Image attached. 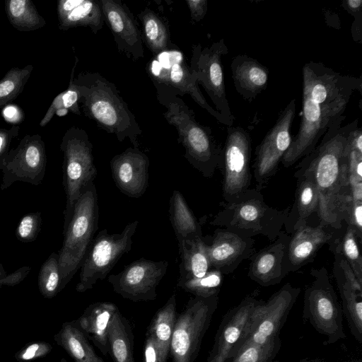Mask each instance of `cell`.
Listing matches in <instances>:
<instances>
[{
    "label": "cell",
    "mask_w": 362,
    "mask_h": 362,
    "mask_svg": "<svg viewBox=\"0 0 362 362\" xmlns=\"http://www.w3.org/2000/svg\"><path fill=\"white\" fill-rule=\"evenodd\" d=\"M302 76L301 120L282 158L285 168L312 152L328 129L344 115L353 93L362 90L361 76L341 74L322 62L305 64Z\"/></svg>",
    "instance_id": "6da1fadb"
},
{
    "label": "cell",
    "mask_w": 362,
    "mask_h": 362,
    "mask_svg": "<svg viewBox=\"0 0 362 362\" xmlns=\"http://www.w3.org/2000/svg\"><path fill=\"white\" fill-rule=\"evenodd\" d=\"M344 119L345 115L338 119L298 164L308 169L315 181L320 223L336 230L341 228L344 209L352 199L345 148L349 133L358 126V119L342 126Z\"/></svg>",
    "instance_id": "7a4b0ae2"
},
{
    "label": "cell",
    "mask_w": 362,
    "mask_h": 362,
    "mask_svg": "<svg viewBox=\"0 0 362 362\" xmlns=\"http://www.w3.org/2000/svg\"><path fill=\"white\" fill-rule=\"evenodd\" d=\"M156 98L165 108L166 121L175 127L177 141L185 148V158L202 175L211 177L220 168L222 147L216 141L211 129L199 123L194 111L180 97L182 95L169 87L153 83Z\"/></svg>",
    "instance_id": "3957f363"
},
{
    "label": "cell",
    "mask_w": 362,
    "mask_h": 362,
    "mask_svg": "<svg viewBox=\"0 0 362 362\" xmlns=\"http://www.w3.org/2000/svg\"><path fill=\"white\" fill-rule=\"evenodd\" d=\"M76 89L87 117L119 141L128 139L139 148L142 131L113 83L99 73L86 72L78 76Z\"/></svg>",
    "instance_id": "277c9868"
},
{
    "label": "cell",
    "mask_w": 362,
    "mask_h": 362,
    "mask_svg": "<svg viewBox=\"0 0 362 362\" xmlns=\"http://www.w3.org/2000/svg\"><path fill=\"white\" fill-rule=\"evenodd\" d=\"M289 209L290 206L279 210L269 206L260 190L249 188L233 202L225 203L210 224L247 237L261 235L274 241L283 231Z\"/></svg>",
    "instance_id": "5b68a950"
},
{
    "label": "cell",
    "mask_w": 362,
    "mask_h": 362,
    "mask_svg": "<svg viewBox=\"0 0 362 362\" xmlns=\"http://www.w3.org/2000/svg\"><path fill=\"white\" fill-rule=\"evenodd\" d=\"M98 199L93 182L76 201L69 225L63 232L64 240L58 252L61 291L80 269L98 229Z\"/></svg>",
    "instance_id": "8992f818"
},
{
    "label": "cell",
    "mask_w": 362,
    "mask_h": 362,
    "mask_svg": "<svg viewBox=\"0 0 362 362\" xmlns=\"http://www.w3.org/2000/svg\"><path fill=\"white\" fill-rule=\"evenodd\" d=\"M313 281L305 291L303 317L332 344L346 338L343 313L325 267L313 268Z\"/></svg>",
    "instance_id": "52a82bcc"
},
{
    "label": "cell",
    "mask_w": 362,
    "mask_h": 362,
    "mask_svg": "<svg viewBox=\"0 0 362 362\" xmlns=\"http://www.w3.org/2000/svg\"><path fill=\"white\" fill-rule=\"evenodd\" d=\"M218 303V296L188 300L173 327L170 350L173 362H195Z\"/></svg>",
    "instance_id": "ba28073f"
},
{
    "label": "cell",
    "mask_w": 362,
    "mask_h": 362,
    "mask_svg": "<svg viewBox=\"0 0 362 362\" xmlns=\"http://www.w3.org/2000/svg\"><path fill=\"white\" fill-rule=\"evenodd\" d=\"M138 225L139 221H134L119 233L109 234L103 229L93 238L80 267L76 291L90 290L107 276L118 260L131 250Z\"/></svg>",
    "instance_id": "9c48e42d"
},
{
    "label": "cell",
    "mask_w": 362,
    "mask_h": 362,
    "mask_svg": "<svg viewBox=\"0 0 362 362\" xmlns=\"http://www.w3.org/2000/svg\"><path fill=\"white\" fill-rule=\"evenodd\" d=\"M64 150L62 185L66 194L63 232L73 214L75 204L82 192L94 182L97 170L93 144L83 129L76 130L67 138Z\"/></svg>",
    "instance_id": "30bf717a"
},
{
    "label": "cell",
    "mask_w": 362,
    "mask_h": 362,
    "mask_svg": "<svg viewBox=\"0 0 362 362\" xmlns=\"http://www.w3.org/2000/svg\"><path fill=\"white\" fill-rule=\"evenodd\" d=\"M300 293V288L287 283L266 302L261 300L255 307L241 339L233 348L228 359L235 355L246 343L263 346L279 338L280 331Z\"/></svg>",
    "instance_id": "8fae6325"
},
{
    "label": "cell",
    "mask_w": 362,
    "mask_h": 362,
    "mask_svg": "<svg viewBox=\"0 0 362 362\" xmlns=\"http://www.w3.org/2000/svg\"><path fill=\"white\" fill-rule=\"evenodd\" d=\"M192 52L189 70L193 78L204 88L228 127L233 126L235 117L226 96L221 60L228 52L224 40L204 47L200 44L193 45Z\"/></svg>",
    "instance_id": "7c38bea8"
},
{
    "label": "cell",
    "mask_w": 362,
    "mask_h": 362,
    "mask_svg": "<svg viewBox=\"0 0 362 362\" xmlns=\"http://www.w3.org/2000/svg\"><path fill=\"white\" fill-rule=\"evenodd\" d=\"M252 140L241 127H227V134L221 152L220 168L223 170V197L225 203L238 199L251 183L250 161Z\"/></svg>",
    "instance_id": "4fadbf2b"
},
{
    "label": "cell",
    "mask_w": 362,
    "mask_h": 362,
    "mask_svg": "<svg viewBox=\"0 0 362 362\" xmlns=\"http://www.w3.org/2000/svg\"><path fill=\"white\" fill-rule=\"evenodd\" d=\"M147 71L153 83L169 87L182 95L189 94L202 108L228 127L224 117L204 97L181 51L172 47L154 56L147 65Z\"/></svg>",
    "instance_id": "5bb4252c"
},
{
    "label": "cell",
    "mask_w": 362,
    "mask_h": 362,
    "mask_svg": "<svg viewBox=\"0 0 362 362\" xmlns=\"http://www.w3.org/2000/svg\"><path fill=\"white\" fill-rule=\"evenodd\" d=\"M295 115L296 100L292 99L279 112L275 124L257 146L252 167L258 190L276 173L291 145V128Z\"/></svg>",
    "instance_id": "9a60e30c"
},
{
    "label": "cell",
    "mask_w": 362,
    "mask_h": 362,
    "mask_svg": "<svg viewBox=\"0 0 362 362\" xmlns=\"http://www.w3.org/2000/svg\"><path fill=\"white\" fill-rule=\"evenodd\" d=\"M167 261H153L141 257L124 267L117 274L108 276L113 291L133 302L153 300L157 287L165 275Z\"/></svg>",
    "instance_id": "2e32d148"
},
{
    "label": "cell",
    "mask_w": 362,
    "mask_h": 362,
    "mask_svg": "<svg viewBox=\"0 0 362 362\" xmlns=\"http://www.w3.org/2000/svg\"><path fill=\"white\" fill-rule=\"evenodd\" d=\"M100 4L118 51L134 61L144 58L141 30L129 7L119 0H100Z\"/></svg>",
    "instance_id": "e0dca14e"
},
{
    "label": "cell",
    "mask_w": 362,
    "mask_h": 362,
    "mask_svg": "<svg viewBox=\"0 0 362 362\" xmlns=\"http://www.w3.org/2000/svg\"><path fill=\"white\" fill-rule=\"evenodd\" d=\"M261 300L254 293L245 296L223 317L206 362H226L233 348L241 339L255 307Z\"/></svg>",
    "instance_id": "ac0fdd59"
},
{
    "label": "cell",
    "mask_w": 362,
    "mask_h": 362,
    "mask_svg": "<svg viewBox=\"0 0 362 362\" xmlns=\"http://www.w3.org/2000/svg\"><path fill=\"white\" fill-rule=\"evenodd\" d=\"M255 240L226 228H217L211 243L207 244L211 269L223 274L232 273L245 259L255 253Z\"/></svg>",
    "instance_id": "d6986e66"
},
{
    "label": "cell",
    "mask_w": 362,
    "mask_h": 362,
    "mask_svg": "<svg viewBox=\"0 0 362 362\" xmlns=\"http://www.w3.org/2000/svg\"><path fill=\"white\" fill-rule=\"evenodd\" d=\"M149 164L148 156L137 148L115 155L110 169L116 186L128 197H140L148 187Z\"/></svg>",
    "instance_id": "ffe728a7"
},
{
    "label": "cell",
    "mask_w": 362,
    "mask_h": 362,
    "mask_svg": "<svg viewBox=\"0 0 362 362\" xmlns=\"http://www.w3.org/2000/svg\"><path fill=\"white\" fill-rule=\"evenodd\" d=\"M291 235L281 231L272 243L250 257L248 276L262 286L279 284L288 274L286 252Z\"/></svg>",
    "instance_id": "44dd1931"
},
{
    "label": "cell",
    "mask_w": 362,
    "mask_h": 362,
    "mask_svg": "<svg viewBox=\"0 0 362 362\" xmlns=\"http://www.w3.org/2000/svg\"><path fill=\"white\" fill-rule=\"evenodd\" d=\"M322 223L317 226H305L290 237L286 252V272H296L311 262L325 244L329 245L337 238L334 232Z\"/></svg>",
    "instance_id": "7402d4cb"
},
{
    "label": "cell",
    "mask_w": 362,
    "mask_h": 362,
    "mask_svg": "<svg viewBox=\"0 0 362 362\" xmlns=\"http://www.w3.org/2000/svg\"><path fill=\"white\" fill-rule=\"evenodd\" d=\"M1 190L8 189L15 182H23L33 185L41 184L45 175V160L41 149L30 145L18 156L1 160Z\"/></svg>",
    "instance_id": "603a6c76"
},
{
    "label": "cell",
    "mask_w": 362,
    "mask_h": 362,
    "mask_svg": "<svg viewBox=\"0 0 362 362\" xmlns=\"http://www.w3.org/2000/svg\"><path fill=\"white\" fill-rule=\"evenodd\" d=\"M294 176L297 178L295 200L284 223L288 235L307 225L308 218L317 211L319 203L318 189L310 172L298 165Z\"/></svg>",
    "instance_id": "cb8c5ba5"
},
{
    "label": "cell",
    "mask_w": 362,
    "mask_h": 362,
    "mask_svg": "<svg viewBox=\"0 0 362 362\" xmlns=\"http://www.w3.org/2000/svg\"><path fill=\"white\" fill-rule=\"evenodd\" d=\"M230 69L236 91L249 103L267 88L269 69L256 59L247 54L237 55Z\"/></svg>",
    "instance_id": "d4e9b609"
},
{
    "label": "cell",
    "mask_w": 362,
    "mask_h": 362,
    "mask_svg": "<svg viewBox=\"0 0 362 362\" xmlns=\"http://www.w3.org/2000/svg\"><path fill=\"white\" fill-rule=\"evenodd\" d=\"M118 307L111 302H96L89 305L76 320L89 340L105 356L109 354L107 331Z\"/></svg>",
    "instance_id": "484cf974"
},
{
    "label": "cell",
    "mask_w": 362,
    "mask_h": 362,
    "mask_svg": "<svg viewBox=\"0 0 362 362\" xmlns=\"http://www.w3.org/2000/svg\"><path fill=\"white\" fill-rule=\"evenodd\" d=\"M169 216L178 247L187 242L202 238L200 223L178 190H174L170 197Z\"/></svg>",
    "instance_id": "4316f807"
},
{
    "label": "cell",
    "mask_w": 362,
    "mask_h": 362,
    "mask_svg": "<svg viewBox=\"0 0 362 362\" xmlns=\"http://www.w3.org/2000/svg\"><path fill=\"white\" fill-rule=\"evenodd\" d=\"M54 340L71 356L74 362H105L96 354L76 320L64 322L54 335Z\"/></svg>",
    "instance_id": "83f0119b"
},
{
    "label": "cell",
    "mask_w": 362,
    "mask_h": 362,
    "mask_svg": "<svg viewBox=\"0 0 362 362\" xmlns=\"http://www.w3.org/2000/svg\"><path fill=\"white\" fill-rule=\"evenodd\" d=\"M176 317V298L173 293L156 312L146 331L156 342L159 362H167Z\"/></svg>",
    "instance_id": "f1b7e54d"
},
{
    "label": "cell",
    "mask_w": 362,
    "mask_h": 362,
    "mask_svg": "<svg viewBox=\"0 0 362 362\" xmlns=\"http://www.w3.org/2000/svg\"><path fill=\"white\" fill-rule=\"evenodd\" d=\"M143 42L153 56L173 47L168 24L165 19L146 7L138 14Z\"/></svg>",
    "instance_id": "f546056e"
},
{
    "label": "cell",
    "mask_w": 362,
    "mask_h": 362,
    "mask_svg": "<svg viewBox=\"0 0 362 362\" xmlns=\"http://www.w3.org/2000/svg\"><path fill=\"white\" fill-rule=\"evenodd\" d=\"M109 354L114 362H135L134 334L128 320L118 310L107 331Z\"/></svg>",
    "instance_id": "4dcf8cb0"
},
{
    "label": "cell",
    "mask_w": 362,
    "mask_h": 362,
    "mask_svg": "<svg viewBox=\"0 0 362 362\" xmlns=\"http://www.w3.org/2000/svg\"><path fill=\"white\" fill-rule=\"evenodd\" d=\"M178 249L181 262L177 281L202 277L211 269L207 244L203 238L187 242Z\"/></svg>",
    "instance_id": "1f68e13d"
},
{
    "label": "cell",
    "mask_w": 362,
    "mask_h": 362,
    "mask_svg": "<svg viewBox=\"0 0 362 362\" xmlns=\"http://www.w3.org/2000/svg\"><path fill=\"white\" fill-rule=\"evenodd\" d=\"M341 299V310L354 338L362 344V293L333 272Z\"/></svg>",
    "instance_id": "d6a6232c"
},
{
    "label": "cell",
    "mask_w": 362,
    "mask_h": 362,
    "mask_svg": "<svg viewBox=\"0 0 362 362\" xmlns=\"http://www.w3.org/2000/svg\"><path fill=\"white\" fill-rule=\"evenodd\" d=\"M67 26H86L94 34L101 30L105 23L100 1L78 0L70 11L64 13Z\"/></svg>",
    "instance_id": "836d02e7"
},
{
    "label": "cell",
    "mask_w": 362,
    "mask_h": 362,
    "mask_svg": "<svg viewBox=\"0 0 362 362\" xmlns=\"http://www.w3.org/2000/svg\"><path fill=\"white\" fill-rule=\"evenodd\" d=\"M359 242L354 230L346 227L344 235L336 238L330 245L333 252H339L346 260L356 278L362 283V257L359 248Z\"/></svg>",
    "instance_id": "e575fe53"
},
{
    "label": "cell",
    "mask_w": 362,
    "mask_h": 362,
    "mask_svg": "<svg viewBox=\"0 0 362 362\" xmlns=\"http://www.w3.org/2000/svg\"><path fill=\"white\" fill-rule=\"evenodd\" d=\"M223 276L218 270L211 269L202 277L177 281V286L194 296L208 298L218 295Z\"/></svg>",
    "instance_id": "d590c367"
},
{
    "label": "cell",
    "mask_w": 362,
    "mask_h": 362,
    "mask_svg": "<svg viewBox=\"0 0 362 362\" xmlns=\"http://www.w3.org/2000/svg\"><path fill=\"white\" fill-rule=\"evenodd\" d=\"M281 346L280 338L266 345L245 344L233 357L226 362H278L275 358Z\"/></svg>",
    "instance_id": "8d00e7d4"
},
{
    "label": "cell",
    "mask_w": 362,
    "mask_h": 362,
    "mask_svg": "<svg viewBox=\"0 0 362 362\" xmlns=\"http://www.w3.org/2000/svg\"><path fill=\"white\" fill-rule=\"evenodd\" d=\"M38 288L46 298H52L61 291L59 254L53 252L42 264L37 278Z\"/></svg>",
    "instance_id": "74e56055"
},
{
    "label": "cell",
    "mask_w": 362,
    "mask_h": 362,
    "mask_svg": "<svg viewBox=\"0 0 362 362\" xmlns=\"http://www.w3.org/2000/svg\"><path fill=\"white\" fill-rule=\"evenodd\" d=\"M42 225L41 212H30L23 216L16 229L17 239L23 243L35 241Z\"/></svg>",
    "instance_id": "f35d334b"
},
{
    "label": "cell",
    "mask_w": 362,
    "mask_h": 362,
    "mask_svg": "<svg viewBox=\"0 0 362 362\" xmlns=\"http://www.w3.org/2000/svg\"><path fill=\"white\" fill-rule=\"evenodd\" d=\"M343 221L351 227L359 242L362 243V202L351 199L344 211Z\"/></svg>",
    "instance_id": "ab89813d"
},
{
    "label": "cell",
    "mask_w": 362,
    "mask_h": 362,
    "mask_svg": "<svg viewBox=\"0 0 362 362\" xmlns=\"http://www.w3.org/2000/svg\"><path fill=\"white\" fill-rule=\"evenodd\" d=\"M341 6L350 15L354 16L351 27L353 40L362 43V0H344Z\"/></svg>",
    "instance_id": "60d3db41"
},
{
    "label": "cell",
    "mask_w": 362,
    "mask_h": 362,
    "mask_svg": "<svg viewBox=\"0 0 362 362\" xmlns=\"http://www.w3.org/2000/svg\"><path fill=\"white\" fill-rule=\"evenodd\" d=\"M52 346L50 344L45 341H36L27 344L23 349L20 350L15 358L18 361H30L38 358H42L51 352Z\"/></svg>",
    "instance_id": "b9f144b4"
},
{
    "label": "cell",
    "mask_w": 362,
    "mask_h": 362,
    "mask_svg": "<svg viewBox=\"0 0 362 362\" xmlns=\"http://www.w3.org/2000/svg\"><path fill=\"white\" fill-rule=\"evenodd\" d=\"M185 2L190 12L192 23L194 24L201 21L207 13V0H187Z\"/></svg>",
    "instance_id": "7bdbcfd3"
},
{
    "label": "cell",
    "mask_w": 362,
    "mask_h": 362,
    "mask_svg": "<svg viewBox=\"0 0 362 362\" xmlns=\"http://www.w3.org/2000/svg\"><path fill=\"white\" fill-rule=\"evenodd\" d=\"M31 270L29 266H23L14 271L10 274H6L5 277L0 280V285L7 286H14L20 284L28 275Z\"/></svg>",
    "instance_id": "ee69618b"
},
{
    "label": "cell",
    "mask_w": 362,
    "mask_h": 362,
    "mask_svg": "<svg viewBox=\"0 0 362 362\" xmlns=\"http://www.w3.org/2000/svg\"><path fill=\"white\" fill-rule=\"evenodd\" d=\"M143 362H159L156 342L152 336L146 332L144 346Z\"/></svg>",
    "instance_id": "f6af8a7d"
},
{
    "label": "cell",
    "mask_w": 362,
    "mask_h": 362,
    "mask_svg": "<svg viewBox=\"0 0 362 362\" xmlns=\"http://www.w3.org/2000/svg\"><path fill=\"white\" fill-rule=\"evenodd\" d=\"M78 101V95L77 89L72 88L68 90L62 95V103L64 108H74L78 113L76 103Z\"/></svg>",
    "instance_id": "bcb514c9"
},
{
    "label": "cell",
    "mask_w": 362,
    "mask_h": 362,
    "mask_svg": "<svg viewBox=\"0 0 362 362\" xmlns=\"http://www.w3.org/2000/svg\"><path fill=\"white\" fill-rule=\"evenodd\" d=\"M25 3L24 0H12L10 2V11L13 16L19 17L23 14L25 9Z\"/></svg>",
    "instance_id": "7dc6e473"
},
{
    "label": "cell",
    "mask_w": 362,
    "mask_h": 362,
    "mask_svg": "<svg viewBox=\"0 0 362 362\" xmlns=\"http://www.w3.org/2000/svg\"><path fill=\"white\" fill-rule=\"evenodd\" d=\"M14 89V83L10 81H5L0 83V97H4L11 93Z\"/></svg>",
    "instance_id": "c3c4849f"
},
{
    "label": "cell",
    "mask_w": 362,
    "mask_h": 362,
    "mask_svg": "<svg viewBox=\"0 0 362 362\" xmlns=\"http://www.w3.org/2000/svg\"><path fill=\"white\" fill-rule=\"evenodd\" d=\"M16 109L14 107H8L4 110V115L8 119L13 118L16 114Z\"/></svg>",
    "instance_id": "681fc988"
},
{
    "label": "cell",
    "mask_w": 362,
    "mask_h": 362,
    "mask_svg": "<svg viewBox=\"0 0 362 362\" xmlns=\"http://www.w3.org/2000/svg\"><path fill=\"white\" fill-rule=\"evenodd\" d=\"M296 362H327V361H326L325 360L319 359V358H315V359L303 358V359H300Z\"/></svg>",
    "instance_id": "f907efd6"
},
{
    "label": "cell",
    "mask_w": 362,
    "mask_h": 362,
    "mask_svg": "<svg viewBox=\"0 0 362 362\" xmlns=\"http://www.w3.org/2000/svg\"><path fill=\"white\" fill-rule=\"evenodd\" d=\"M6 276V272L5 271L2 264L0 262V280ZM1 286L0 285V288Z\"/></svg>",
    "instance_id": "816d5d0a"
},
{
    "label": "cell",
    "mask_w": 362,
    "mask_h": 362,
    "mask_svg": "<svg viewBox=\"0 0 362 362\" xmlns=\"http://www.w3.org/2000/svg\"><path fill=\"white\" fill-rule=\"evenodd\" d=\"M2 147H3V139L1 136H0V154L1 153Z\"/></svg>",
    "instance_id": "f5cc1de1"
},
{
    "label": "cell",
    "mask_w": 362,
    "mask_h": 362,
    "mask_svg": "<svg viewBox=\"0 0 362 362\" xmlns=\"http://www.w3.org/2000/svg\"><path fill=\"white\" fill-rule=\"evenodd\" d=\"M61 362H68V361H67L65 358H62V359L61 360Z\"/></svg>",
    "instance_id": "db71d44e"
}]
</instances>
